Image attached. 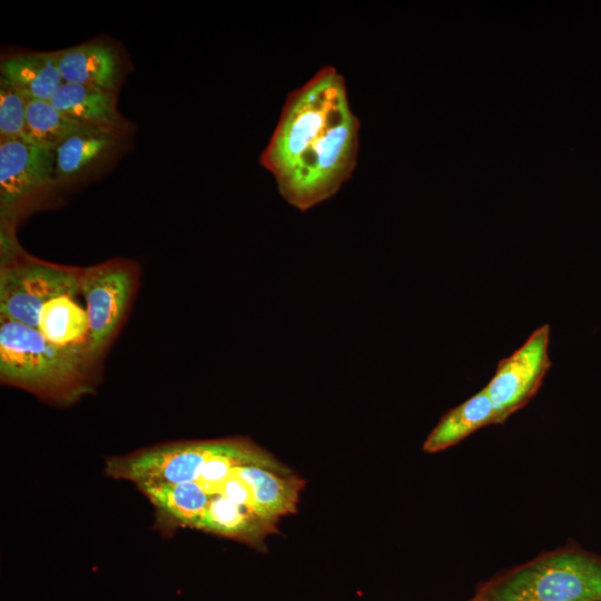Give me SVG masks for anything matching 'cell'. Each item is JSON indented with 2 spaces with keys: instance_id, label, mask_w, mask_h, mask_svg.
I'll list each match as a JSON object with an SVG mask.
<instances>
[{
  "instance_id": "obj_15",
  "label": "cell",
  "mask_w": 601,
  "mask_h": 601,
  "mask_svg": "<svg viewBox=\"0 0 601 601\" xmlns=\"http://www.w3.org/2000/svg\"><path fill=\"white\" fill-rule=\"evenodd\" d=\"M500 424L496 411L485 388L462 404L449 410L426 437L423 450L436 453L456 445L475 431Z\"/></svg>"
},
{
  "instance_id": "obj_10",
  "label": "cell",
  "mask_w": 601,
  "mask_h": 601,
  "mask_svg": "<svg viewBox=\"0 0 601 601\" xmlns=\"http://www.w3.org/2000/svg\"><path fill=\"white\" fill-rule=\"evenodd\" d=\"M142 492L156 510L157 523L166 532L178 528L198 529L211 500L198 482L140 483Z\"/></svg>"
},
{
  "instance_id": "obj_12",
  "label": "cell",
  "mask_w": 601,
  "mask_h": 601,
  "mask_svg": "<svg viewBox=\"0 0 601 601\" xmlns=\"http://www.w3.org/2000/svg\"><path fill=\"white\" fill-rule=\"evenodd\" d=\"M248 486L254 510L259 515L276 521L296 512L304 480L258 465H243L234 470Z\"/></svg>"
},
{
  "instance_id": "obj_4",
  "label": "cell",
  "mask_w": 601,
  "mask_h": 601,
  "mask_svg": "<svg viewBox=\"0 0 601 601\" xmlns=\"http://www.w3.org/2000/svg\"><path fill=\"white\" fill-rule=\"evenodd\" d=\"M80 272L35 258L21 247L1 253L0 316L37 328L47 302L79 293Z\"/></svg>"
},
{
  "instance_id": "obj_19",
  "label": "cell",
  "mask_w": 601,
  "mask_h": 601,
  "mask_svg": "<svg viewBox=\"0 0 601 601\" xmlns=\"http://www.w3.org/2000/svg\"><path fill=\"white\" fill-rule=\"evenodd\" d=\"M28 99L0 77V140L22 138Z\"/></svg>"
},
{
  "instance_id": "obj_6",
  "label": "cell",
  "mask_w": 601,
  "mask_h": 601,
  "mask_svg": "<svg viewBox=\"0 0 601 601\" xmlns=\"http://www.w3.org/2000/svg\"><path fill=\"white\" fill-rule=\"evenodd\" d=\"M56 187L55 151L23 138L0 140L1 234L14 235L22 214Z\"/></svg>"
},
{
  "instance_id": "obj_17",
  "label": "cell",
  "mask_w": 601,
  "mask_h": 601,
  "mask_svg": "<svg viewBox=\"0 0 601 601\" xmlns=\"http://www.w3.org/2000/svg\"><path fill=\"white\" fill-rule=\"evenodd\" d=\"M72 295H60L47 302L40 313L37 329L51 344L87 349L89 323L86 309Z\"/></svg>"
},
{
  "instance_id": "obj_9",
  "label": "cell",
  "mask_w": 601,
  "mask_h": 601,
  "mask_svg": "<svg viewBox=\"0 0 601 601\" xmlns=\"http://www.w3.org/2000/svg\"><path fill=\"white\" fill-rule=\"evenodd\" d=\"M128 130L81 126L55 150L57 185L72 183L96 170L122 147Z\"/></svg>"
},
{
  "instance_id": "obj_14",
  "label": "cell",
  "mask_w": 601,
  "mask_h": 601,
  "mask_svg": "<svg viewBox=\"0 0 601 601\" xmlns=\"http://www.w3.org/2000/svg\"><path fill=\"white\" fill-rule=\"evenodd\" d=\"M49 101L59 111L81 125L129 130V122L117 108L115 92L63 82Z\"/></svg>"
},
{
  "instance_id": "obj_22",
  "label": "cell",
  "mask_w": 601,
  "mask_h": 601,
  "mask_svg": "<svg viewBox=\"0 0 601 601\" xmlns=\"http://www.w3.org/2000/svg\"><path fill=\"white\" fill-rule=\"evenodd\" d=\"M469 601H483V599L481 598L480 593L476 592V594Z\"/></svg>"
},
{
  "instance_id": "obj_20",
  "label": "cell",
  "mask_w": 601,
  "mask_h": 601,
  "mask_svg": "<svg viewBox=\"0 0 601 601\" xmlns=\"http://www.w3.org/2000/svg\"><path fill=\"white\" fill-rule=\"evenodd\" d=\"M217 494L230 500L234 503L255 511L253 496L248 486L240 477H238L234 473V471L231 472L229 477L219 486Z\"/></svg>"
},
{
  "instance_id": "obj_21",
  "label": "cell",
  "mask_w": 601,
  "mask_h": 601,
  "mask_svg": "<svg viewBox=\"0 0 601 601\" xmlns=\"http://www.w3.org/2000/svg\"><path fill=\"white\" fill-rule=\"evenodd\" d=\"M476 592L480 593L483 601H528V600H524V599H520V598H516V597H512V595H509V594H504V593L493 591V590L489 589L487 587H485L484 584L479 587Z\"/></svg>"
},
{
  "instance_id": "obj_5",
  "label": "cell",
  "mask_w": 601,
  "mask_h": 601,
  "mask_svg": "<svg viewBox=\"0 0 601 601\" xmlns=\"http://www.w3.org/2000/svg\"><path fill=\"white\" fill-rule=\"evenodd\" d=\"M138 279L137 265L110 259L81 268L79 293L89 323L88 354L96 362L109 346L125 318Z\"/></svg>"
},
{
  "instance_id": "obj_7",
  "label": "cell",
  "mask_w": 601,
  "mask_h": 601,
  "mask_svg": "<svg viewBox=\"0 0 601 601\" xmlns=\"http://www.w3.org/2000/svg\"><path fill=\"white\" fill-rule=\"evenodd\" d=\"M225 439L184 441L109 457L106 474L140 483H185L199 479L204 465L224 446Z\"/></svg>"
},
{
  "instance_id": "obj_13",
  "label": "cell",
  "mask_w": 601,
  "mask_h": 601,
  "mask_svg": "<svg viewBox=\"0 0 601 601\" xmlns=\"http://www.w3.org/2000/svg\"><path fill=\"white\" fill-rule=\"evenodd\" d=\"M198 530L265 550V539L276 532V521L216 494L211 496Z\"/></svg>"
},
{
  "instance_id": "obj_3",
  "label": "cell",
  "mask_w": 601,
  "mask_h": 601,
  "mask_svg": "<svg viewBox=\"0 0 601 601\" xmlns=\"http://www.w3.org/2000/svg\"><path fill=\"white\" fill-rule=\"evenodd\" d=\"M483 584L528 601H601V556L570 543Z\"/></svg>"
},
{
  "instance_id": "obj_11",
  "label": "cell",
  "mask_w": 601,
  "mask_h": 601,
  "mask_svg": "<svg viewBox=\"0 0 601 601\" xmlns=\"http://www.w3.org/2000/svg\"><path fill=\"white\" fill-rule=\"evenodd\" d=\"M63 82L96 87L117 93L122 77L117 51L89 42L56 52Z\"/></svg>"
},
{
  "instance_id": "obj_1",
  "label": "cell",
  "mask_w": 601,
  "mask_h": 601,
  "mask_svg": "<svg viewBox=\"0 0 601 601\" xmlns=\"http://www.w3.org/2000/svg\"><path fill=\"white\" fill-rule=\"evenodd\" d=\"M359 128L344 76L324 66L287 95L260 165L273 175L282 197L306 211L352 177Z\"/></svg>"
},
{
  "instance_id": "obj_8",
  "label": "cell",
  "mask_w": 601,
  "mask_h": 601,
  "mask_svg": "<svg viewBox=\"0 0 601 601\" xmlns=\"http://www.w3.org/2000/svg\"><path fill=\"white\" fill-rule=\"evenodd\" d=\"M550 325L538 327L511 355L501 358L484 387L496 411L500 424L524 407L536 394L552 365L548 348Z\"/></svg>"
},
{
  "instance_id": "obj_18",
  "label": "cell",
  "mask_w": 601,
  "mask_h": 601,
  "mask_svg": "<svg viewBox=\"0 0 601 601\" xmlns=\"http://www.w3.org/2000/svg\"><path fill=\"white\" fill-rule=\"evenodd\" d=\"M81 124L59 111L50 101L28 99L23 139L55 151Z\"/></svg>"
},
{
  "instance_id": "obj_16",
  "label": "cell",
  "mask_w": 601,
  "mask_h": 601,
  "mask_svg": "<svg viewBox=\"0 0 601 601\" xmlns=\"http://www.w3.org/2000/svg\"><path fill=\"white\" fill-rule=\"evenodd\" d=\"M1 78L27 99L49 101L63 83L56 52H29L4 58Z\"/></svg>"
},
{
  "instance_id": "obj_2",
  "label": "cell",
  "mask_w": 601,
  "mask_h": 601,
  "mask_svg": "<svg viewBox=\"0 0 601 601\" xmlns=\"http://www.w3.org/2000/svg\"><path fill=\"white\" fill-rule=\"evenodd\" d=\"M95 364L86 349L56 346L37 328L0 316L2 383L69 405L92 392Z\"/></svg>"
}]
</instances>
